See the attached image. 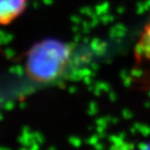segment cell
I'll use <instances>...</instances> for the list:
<instances>
[{"label": "cell", "instance_id": "1", "mask_svg": "<svg viewBox=\"0 0 150 150\" xmlns=\"http://www.w3.org/2000/svg\"><path fill=\"white\" fill-rule=\"evenodd\" d=\"M67 54V48L59 42L43 41L31 50L28 59L29 67L40 73L53 72L62 64Z\"/></svg>", "mask_w": 150, "mask_h": 150}, {"label": "cell", "instance_id": "2", "mask_svg": "<svg viewBox=\"0 0 150 150\" xmlns=\"http://www.w3.org/2000/svg\"><path fill=\"white\" fill-rule=\"evenodd\" d=\"M26 3L28 0H0V26L11 25L22 16Z\"/></svg>", "mask_w": 150, "mask_h": 150}, {"label": "cell", "instance_id": "3", "mask_svg": "<svg viewBox=\"0 0 150 150\" xmlns=\"http://www.w3.org/2000/svg\"><path fill=\"white\" fill-rule=\"evenodd\" d=\"M134 55L139 61L150 62V16L134 47Z\"/></svg>", "mask_w": 150, "mask_h": 150}]
</instances>
